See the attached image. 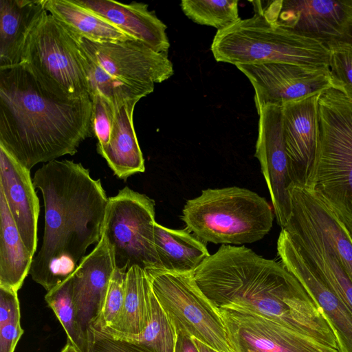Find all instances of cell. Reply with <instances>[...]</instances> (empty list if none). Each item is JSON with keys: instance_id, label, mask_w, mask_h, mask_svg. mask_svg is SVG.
Returning a JSON list of instances; mask_svg holds the SVG:
<instances>
[{"instance_id": "6da1fadb", "label": "cell", "mask_w": 352, "mask_h": 352, "mask_svg": "<svg viewBox=\"0 0 352 352\" xmlns=\"http://www.w3.org/2000/svg\"><path fill=\"white\" fill-rule=\"evenodd\" d=\"M192 276L217 309L252 313L339 349L322 310L281 263L265 258L243 245H221Z\"/></svg>"}, {"instance_id": "7a4b0ae2", "label": "cell", "mask_w": 352, "mask_h": 352, "mask_svg": "<svg viewBox=\"0 0 352 352\" xmlns=\"http://www.w3.org/2000/svg\"><path fill=\"white\" fill-rule=\"evenodd\" d=\"M42 193L45 226L30 274L49 292L67 279L102 236L109 198L100 179L72 160L44 164L32 179Z\"/></svg>"}, {"instance_id": "3957f363", "label": "cell", "mask_w": 352, "mask_h": 352, "mask_svg": "<svg viewBox=\"0 0 352 352\" xmlns=\"http://www.w3.org/2000/svg\"><path fill=\"white\" fill-rule=\"evenodd\" d=\"M89 96L50 91L25 63L0 68V146L28 170L74 155L91 136Z\"/></svg>"}, {"instance_id": "277c9868", "label": "cell", "mask_w": 352, "mask_h": 352, "mask_svg": "<svg viewBox=\"0 0 352 352\" xmlns=\"http://www.w3.org/2000/svg\"><path fill=\"white\" fill-rule=\"evenodd\" d=\"M319 145L308 188L352 232V100L331 88L318 98Z\"/></svg>"}, {"instance_id": "5b68a950", "label": "cell", "mask_w": 352, "mask_h": 352, "mask_svg": "<svg viewBox=\"0 0 352 352\" xmlns=\"http://www.w3.org/2000/svg\"><path fill=\"white\" fill-rule=\"evenodd\" d=\"M186 229L204 243L241 245L262 239L274 214L266 199L237 186L208 188L182 210Z\"/></svg>"}, {"instance_id": "8992f818", "label": "cell", "mask_w": 352, "mask_h": 352, "mask_svg": "<svg viewBox=\"0 0 352 352\" xmlns=\"http://www.w3.org/2000/svg\"><path fill=\"white\" fill-rule=\"evenodd\" d=\"M217 62L286 63L329 67L328 45L270 21L256 12L217 30L210 47Z\"/></svg>"}, {"instance_id": "52a82bcc", "label": "cell", "mask_w": 352, "mask_h": 352, "mask_svg": "<svg viewBox=\"0 0 352 352\" xmlns=\"http://www.w3.org/2000/svg\"><path fill=\"white\" fill-rule=\"evenodd\" d=\"M152 290L176 331L220 352H234L219 309L201 291L192 272L144 270Z\"/></svg>"}, {"instance_id": "ba28073f", "label": "cell", "mask_w": 352, "mask_h": 352, "mask_svg": "<svg viewBox=\"0 0 352 352\" xmlns=\"http://www.w3.org/2000/svg\"><path fill=\"white\" fill-rule=\"evenodd\" d=\"M21 63L56 95L68 98L89 96L79 46L47 11L29 36Z\"/></svg>"}, {"instance_id": "9c48e42d", "label": "cell", "mask_w": 352, "mask_h": 352, "mask_svg": "<svg viewBox=\"0 0 352 352\" xmlns=\"http://www.w3.org/2000/svg\"><path fill=\"white\" fill-rule=\"evenodd\" d=\"M155 201L126 186L109 198L103 233L111 248L116 268L158 267L155 247Z\"/></svg>"}, {"instance_id": "30bf717a", "label": "cell", "mask_w": 352, "mask_h": 352, "mask_svg": "<svg viewBox=\"0 0 352 352\" xmlns=\"http://www.w3.org/2000/svg\"><path fill=\"white\" fill-rule=\"evenodd\" d=\"M252 1L270 21L327 45H352V0Z\"/></svg>"}, {"instance_id": "8fae6325", "label": "cell", "mask_w": 352, "mask_h": 352, "mask_svg": "<svg viewBox=\"0 0 352 352\" xmlns=\"http://www.w3.org/2000/svg\"><path fill=\"white\" fill-rule=\"evenodd\" d=\"M73 38L85 54L111 76L148 94L153 91L155 83L174 74L168 54L140 41L97 42Z\"/></svg>"}, {"instance_id": "7c38bea8", "label": "cell", "mask_w": 352, "mask_h": 352, "mask_svg": "<svg viewBox=\"0 0 352 352\" xmlns=\"http://www.w3.org/2000/svg\"><path fill=\"white\" fill-rule=\"evenodd\" d=\"M254 89L256 108L304 99L324 91L337 89L329 67L286 63H244L235 65Z\"/></svg>"}, {"instance_id": "4fadbf2b", "label": "cell", "mask_w": 352, "mask_h": 352, "mask_svg": "<svg viewBox=\"0 0 352 352\" xmlns=\"http://www.w3.org/2000/svg\"><path fill=\"white\" fill-rule=\"evenodd\" d=\"M258 114L255 157L267 184L278 223L283 228L291 215L289 189L294 184L283 130L282 105L267 104Z\"/></svg>"}, {"instance_id": "5bb4252c", "label": "cell", "mask_w": 352, "mask_h": 352, "mask_svg": "<svg viewBox=\"0 0 352 352\" xmlns=\"http://www.w3.org/2000/svg\"><path fill=\"white\" fill-rule=\"evenodd\" d=\"M234 352H340L258 315L218 309Z\"/></svg>"}, {"instance_id": "9a60e30c", "label": "cell", "mask_w": 352, "mask_h": 352, "mask_svg": "<svg viewBox=\"0 0 352 352\" xmlns=\"http://www.w3.org/2000/svg\"><path fill=\"white\" fill-rule=\"evenodd\" d=\"M281 263L300 283L322 310L340 352H352V311L317 269L281 229L277 241Z\"/></svg>"}, {"instance_id": "2e32d148", "label": "cell", "mask_w": 352, "mask_h": 352, "mask_svg": "<svg viewBox=\"0 0 352 352\" xmlns=\"http://www.w3.org/2000/svg\"><path fill=\"white\" fill-rule=\"evenodd\" d=\"M320 94L282 104L283 136L291 177L294 185L305 188L309 186L318 150Z\"/></svg>"}, {"instance_id": "e0dca14e", "label": "cell", "mask_w": 352, "mask_h": 352, "mask_svg": "<svg viewBox=\"0 0 352 352\" xmlns=\"http://www.w3.org/2000/svg\"><path fill=\"white\" fill-rule=\"evenodd\" d=\"M116 269L111 248L105 234L72 274L73 300L80 326L87 338L90 327L100 316L105 296Z\"/></svg>"}, {"instance_id": "ac0fdd59", "label": "cell", "mask_w": 352, "mask_h": 352, "mask_svg": "<svg viewBox=\"0 0 352 352\" xmlns=\"http://www.w3.org/2000/svg\"><path fill=\"white\" fill-rule=\"evenodd\" d=\"M30 170L0 146V191L5 197L21 239L34 256L40 211Z\"/></svg>"}, {"instance_id": "d6986e66", "label": "cell", "mask_w": 352, "mask_h": 352, "mask_svg": "<svg viewBox=\"0 0 352 352\" xmlns=\"http://www.w3.org/2000/svg\"><path fill=\"white\" fill-rule=\"evenodd\" d=\"M292 212L300 218L338 256L352 280V232L324 201L309 189L292 185Z\"/></svg>"}, {"instance_id": "ffe728a7", "label": "cell", "mask_w": 352, "mask_h": 352, "mask_svg": "<svg viewBox=\"0 0 352 352\" xmlns=\"http://www.w3.org/2000/svg\"><path fill=\"white\" fill-rule=\"evenodd\" d=\"M83 8L108 21L133 38L155 51L168 54L166 25L144 3H123L113 0H75Z\"/></svg>"}, {"instance_id": "44dd1931", "label": "cell", "mask_w": 352, "mask_h": 352, "mask_svg": "<svg viewBox=\"0 0 352 352\" xmlns=\"http://www.w3.org/2000/svg\"><path fill=\"white\" fill-rule=\"evenodd\" d=\"M282 229L352 311V280L333 250L294 213Z\"/></svg>"}, {"instance_id": "7402d4cb", "label": "cell", "mask_w": 352, "mask_h": 352, "mask_svg": "<svg viewBox=\"0 0 352 352\" xmlns=\"http://www.w3.org/2000/svg\"><path fill=\"white\" fill-rule=\"evenodd\" d=\"M45 0H0V68L21 63L29 36L46 11Z\"/></svg>"}, {"instance_id": "603a6c76", "label": "cell", "mask_w": 352, "mask_h": 352, "mask_svg": "<svg viewBox=\"0 0 352 352\" xmlns=\"http://www.w3.org/2000/svg\"><path fill=\"white\" fill-rule=\"evenodd\" d=\"M138 100H129L116 109L108 144L98 153L120 179L145 170L144 160L133 126V114Z\"/></svg>"}, {"instance_id": "cb8c5ba5", "label": "cell", "mask_w": 352, "mask_h": 352, "mask_svg": "<svg viewBox=\"0 0 352 352\" xmlns=\"http://www.w3.org/2000/svg\"><path fill=\"white\" fill-rule=\"evenodd\" d=\"M151 292V286L145 270L138 265L130 267L126 274L125 294L120 312L110 327L102 329L127 340L141 334L150 320Z\"/></svg>"}, {"instance_id": "d4e9b609", "label": "cell", "mask_w": 352, "mask_h": 352, "mask_svg": "<svg viewBox=\"0 0 352 352\" xmlns=\"http://www.w3.org/2000/svg\"><path fill=\"white\" fill-rule=\"evenodd\" d=\"M154 239L158 259L157 268L193 272L210 255L206 243L186 228L171 229L155 222Z\"/></svg>"}, {"instance_id": "484cf974", "label": "cell", "mask_w": 352, "mask_h": 352, "mask_svg": "<svg viewBox=\"0 0 352 352\" xmlns=\"http://www.w3.org/2000/svg\"><path fill=\"white\" fill-rule=\"evenodd\" d=\"M33 258L0 191V287L18 292L30 274Z\"/></svg>"}, {"instance_id": "4316f807", "label": "cell", "mask_w": 352, "mask_h": 352, "mask_svg": "<svg viewBox=\"0 0 352 352\" xmlns=\"http://www.w3.org/2000/svg\"><path fill=\"white\" fill-rule=\"evenodd\" d=\"M44 6L46 11L74 38L97 42L134 39L75 0H45Z\"/></svg>"}, {"instance_id": "83f0119b", "label": "cell", "mask_w": 352, "mask_h": 352, "mask_svg": "<svg viewBox=\"0 0 352 352\" xmlns=\"http://www.w3.org/2000/svg\"><path fill=\"white\" fill-rule=\"evenodd\" d=\"M45 300L63 327L70 342L80 352H87V338L78 322L73 300L72 275L47 292Z\"/></svg>"}, {"instance_id": "f1b7e54d", "label": "cell", "mask_w": 352, "mask_h": 352, "mask_svg": "<svg viewBox=\"0 0 352 352\" xmlns=\"http://www.w3.org/2000/svg\"><path fill=\"white\" fill-rule=\"evenodd\" d=\"M80 50L90 98L98 94L118 107L127 100H140L148 95L111 76Z\"/></svg>"}, {"instance_id": "f546056e", "label": "cell", "mask_w": 352, "mask_h": 352, "mask_svg": "<svg viewBox=\"0 0 352 352\" xmlns=\"http://www.w3.org/2000/svg\"><path fill=\"white\" fill-rule=\"evenodd\" d=\"M133 341L150 352H175L177 331L151 288L150 320Z\"/></svg>"}, {"instance_id": "4dcf8cb0", "label": "cell", "mask_w": 352, "mask_h": 352, "mask_svg": "<svg viewBox=\"0 0 352 352\" xmlns=\"http://www.w3.org/2000/svg\"><path fill=\"white\" fill-rule=\"evenodd\" d=\"M238 3L236 0H183L180 6L193 22L220 30L241 19Z\"/></svg>"}, {"instance_id": "1f68e13d", "label": "cell", "mask_w": 352, "mask_h": 352, "mask_svg": "<svg viewBox=\"0 0 352 352\" xmlns=\"http://www.w3.org/2000/svg\"><path fill=\"white\" fill-rule=\"evenodd\" d=\"M17 292L0 287V352H14L23 333Z\"/></svg>"}, {"instance_id": "d6a6232c", "label": "cell", "mask_w": 352, "mask_h": 352, "mask_svg": "<svg viewBox=\"0 0 352 352\" xmlns=\"http://www.w3.org/2000/svg\"><path fill=\"white\" fill-rule=\"evenodd\" d=\"M329 69L337 89L352 100V45H329Z\"/></svg>"}, {"instance_id": "836d02e7", "label": "cell", "mask_w": 352, "mask_h": 352, "mask_svg": "<svg viewBox=\"0 0 352 352\" xmlns=\"http://www.w3.org/2000/svg\"><path fill=\"white\" fill-rule=\"evenodd\" d=\"M126 274V272L115 269L109 281L100 318L91 327H109L118 316L124 298Z\"/></svg>"}, {"instance_id": "e575fe53", "label": "cell", "mask_w": 352, "mask_h": 352, "mask_svg": "<svg viewBox=\"0 0 352 352\" xmlns=\"http://www.w3.org/2000/svg\"><path fill=\"white\" fill-rule=\"evenodd\" d=\"M90 98L92 102L91 128L98 140L97 151H100L109 143L117 107L98 94Z\"/></svg>"}, {"instance_id": "d590c367", "label": "cell", "mask_w": 352, "mask_h": 352, "mask_svg": "<svg viewBox=\"0 0 352 352\" xmlns=\"http://www.w3.org/2000/svg\"><path fill=\"white\" fill-rule=\"evenodd\" d=\"M87 352H150L139 344L112 335L99 327L87 332Z\"/></svg>"}, {"instance_id": "8d00e7d4", "label": "cell", "mask_w": 352, "mask_h": 352, "mask_svg": "<svg viewBox=\"0 0 352 352\" xmlns=\"http://www.w3.org/2000/svg\"><path fill=\"white\" fill-rule=\"evenodd\" d=\"M175 352H199L192 337L177 331V341Z\"/></svg>"}, {"instance_id": "74e56055", "label": "cell", "mask_w": 352, "mask_h": 352, "mask_svg": "<svg viewBox=\"0 0 352 352\" xmlns=\"http://www.w3.org/2000/svg\"><path fill=\"white\" fill-rule=\"evenodd\" d=\"M192 338V340L199 352H220L219 351L214 349L213 348L209 346L208 345L206 344L205 343L201 342L200 340H199L195 338Z\"/></svg>"}, {"instance_id": "f35d334b", "label": "cell", "mask_w": 352, "mask_h": 352, "mask_svg": "<svg viewBox=\"0 0 352 352\" xmlns=\"http://www.w3.org/2000/svg\"><path fill=\"white\" fill-rule=\"evenodd\" d=\"M60 352H80L70 342L67 341L66 345Z\"/></svg>"}]
</instances>
